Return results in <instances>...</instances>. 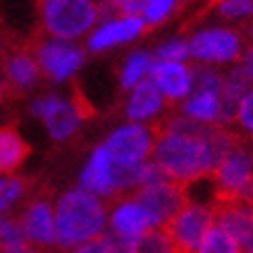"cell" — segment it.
Masks as SVG:
<instances>
[{
	"label": "cell",
	"mask_w": 253,
	"mask_h": 253,
	"mask_svg": "<svg viewBox=\"0 0 253 253\" xmlns=\"http://www.w3.org/2000/svg\"><path fill=\"white\" fill-rule=\"evenodd\" d=\"M235 144L230 132L218 126H207L176 116L165 123L154 144V158L169 179L188 184L198 176L211 174L223 154Z\"/></svg>",
	"instance_id": "6da1fadb"
},
{
	"label": "cell",
	"mask_w": 253,
	"mask_h": 253,
	"mask_svg": "<svg viewBox=\"0 0 253 253\" xmlns=\"http://www.w3.org/2000/svg\"><path fill=\"white\" fill-rule=\"evenodd\" d=\"M107 223V207L100 195L86 188L68 191L56 205V244L79 251L84 244L105 235Z\"/></svg>",
	"instance_id": "7a4b0ae2"
},
{
	"label": "cell",
	"mask_w": 253,
	"mask_h": 253,
	"mask_svg": "<svg viewBox=\"0 0 253 253\" xmlns=\"http://www.w3.org/2000/svg\"><path fill=\"white\" fill-rule=\"evenodd\" d=\"M42 26L51 38L79 40L93 31L100 16L98 0H40Z\"/></svg>",
	"instance_id": "3957f363"
},
{
	"label": "cell",
	"mask_w": 253,
	"mask_h": 253,
	"mask_svg": "<svg viewBox=\"0 0 253 253\" xmlns=\"http://www.w3.org/2000/svg\"><path fill=\"white\" fill-rule=\"evenodd\" d=\"M211 176L223 200H253V146L235 142Z\"/></svg>",
	"instance_id": "277c9868"
},
{
	"label": "cell",
	"mask_w": 253,
	"mask_h": 253,
	"mask_svg": "<svg viewBox=\"0 0 253 253\" xmlns=\"http://www.w3.org/2000/svg\"><path fill=\"white\" fill-rule=\"evenodd\" d=\"M191 58L202 65H235L244 54V42L239 33L230 28H202L188 40Z\"/></svg>",
	"instance_id": "5b68a950"
},
{
	"label": "cell",
	"mask_w": 253,
	"mask_h": 253,
	"mask_svg": "<svg viewBox=\"0 0 253 253\" xmlns=\"http://www.w3.org/2000/svg\"><path fill=\"white\" fill-rule=\"evenodd\" d=\"M151 230H156V221L137 195L114 205L109 214V232L119 239L123 251H139L142 237Z\"/></svg>",
	"instance_id": "8992f818"
},
{
	"label": "cell",
	"mask_w": 253,
	"mask_h": 253,
	"mask_svg": "<svg viewBox=\"0 0 253 253\" xmlns=\"http://www.w3.org/2000/svg\"><path fill=\"white\" fill-rule=\"evenodd\" d=\"M154 144L156 132L139 121H130L116 128L105 142L107 151L112 154L119 168H132V165L149 161L154 156Z\"/></svg>",
	"instance_id": "52a82bcc"
},
{
	"label": "cell",
	"mask_w": 253,
	"mask_h": 253,
	"mask_svg": "<svg viewBox=\"0 0 253 253\" xmlns=\"http://www.w3.org/2000/svg\"><path fill=\"white\" fill-rule=\"evenodd\" d=\"M214 223V207L186 200V205L165 225L174 249L179 251H198L200 242Z\"/></svg>",
	"instance_id": "ba28073f"
},
{
	"label": "cell",
	"mask_w": 253,
	"mask_h": 253,
	"mask_svg": "<svg viewBox=\"0 0 253 253\" xmlns=\"http://www.w3.org/2000/svg\"><path fill=\"white\" fill-rule=\"evenodd\" d=\"M33 114L40 116L46 123L49 135L54 139H68L82 126L86 112L79 100H65L61 95H44L33 105Z\"/></svg>",
	"instance_id": "9c48e42d"
},
{
	"label": "cell",
	"mask_w": 253,
	"mask_h": 253,
	"mask_svg": "<svg viewBox=\"0 0 253 253\" xmlns=\"http://www.w3.org/2000/svg\"><path fill=\"white\" fill-rule=\"evenodd\" d=\"M38 63L42 72L54 82L70 79L84 63V51L75 44V40L51 38L38 46Z\"/></svg>",
	"instance_id": "30bf717a"
},
{
	"label": "cell",
	"mask_w": 253,
	"mask_h": 253,
	"mask_svg": "<svg viewBox=\"0 0 253 253\" xmlns=\"http://www.w3.org/2000/svg\"><path fill=\"white\" fill-rule=\"evenodd\" d=\"M137 198L151 211V216H154V221H156V228H165L174 218L176 211L186 205L184 184H179V181L169 179V176L137 188Z\"/></svg>",
	"instance_id": "8fae6325"
},
{
	"label": "cell",
	"mask_w": 253,
	"mask_h": 253,
	"mask_svg": "<svg viewBox=\"0 0 253 253\" xmlns=\"http://www.w3.org/2000/svg\"><path fill=\"white\" fill-rule=\"evenodd\" d=\"M149 23L142 14H116L100 23L93 33H88V49L91 51H107L112 46L128 44L137 40Z\"/></svg>",
	"instance_id": "7c38bea8"
},
{
	"label": "cell",
	"mask_w": 253,
	"mask_h": 253,
	"mask_svg": "<svg viewBox=\"0 0 253 253\" xmlns=\"http://www.w3.org/2000/svg\"><path fill=\"white\" fill-rule=\"evenodd\" d=\"M82 188L95 193L100 198H109L119 193V165L105 144H100L86 163L82 172Z\"/></svg>",
	"instance_id": "4fadbf2b"
},
{
	"label": "cell",
	"mask_w": 253,
	"mask_h": 253,
	"mask_svg": "<svg viewBox=\"0 0 253 253\" xmlns=\"http://www.w3.org/2000/svg\"><path fill=\"white\" fill-rule=\"evenodd\" d=\"M149 79L154 82L165 100H186L195 88V75L186 65V61H154Z\"/></svg>",
	"instance_id": "5bb4252c"
},
{
	"label": "cell",
	"mask_w": 253,
	"mask_h": 253,
	"mask_svg": "<svg viewBox=\"0 0 253 253\" xmlns=\"http://www.w3.org/2000/svg\"><path fill=\"white\" fill-rule=\"evenodd\" d=\"M214 221L230 232L242 251L253 246V205L251 200H223L214 211Z\"/></svg>",
	"instance_id": "9a60e30c"
},
{
	"label": "cell",
	"mask_w": 253,
	"mask_h": 253,
	"mask_svg": "<svg viewBox=\"0 0 253 253\" xmlns=\"http://www.w3.org/2000/svg\"><path fill=\"white\" fill-rule=\"evenodd\" d=\"M184 116L207 126H221L235 119L223 100V91H207V88H193V93L184 100Z\"/></svg>",
	"instance_id": "2e32d148"
},
{
	"label": "cell",
	"mask_w": 253,
	"mask_h": 253,
	"mask_svg": "<svg viewBox=\"0 0 253 253\" xmlns=\"http://www.w3.org/2000/svg\"><path fill=\"white\" fill-rule=\"evenodd\" d=\"M28 244L33 246H54L56 244V209L46 200H35L28 205L21 218Z\"/></svg>",
	"instance_id": "e0dca14e"
},
{
	"label": "cell",
	"mask_w": 253,
	"mask_h": 253,
	"mask_svg": "<svg viewBox=\"0 0 253 253\" xmlns=\"http://www.w3.org/2000/svg\"><path fill=\"white\" fill-rule=\"evenodd\" d=\"M163 109H165V95L151 79H144L135 88H130V98L126 105V114L130 121L149 123L158 119L163 114Z\"/></svg>",
	"instance_id": "ac0fdd59"
},
{
	"label": "cell",
	"mask_w": 253,
	"mask_h": 253,
	"mask_svg": "<svg viewBox=\"0 0 253 253\" xmlns=\"http://www.w3.org/2000/svg\"><path fill=\"white\" fill-rule=\"evenodd\" d=\"M28 144L14 128H0V174L12 172L26 161Z\"/></svg>",
	"instance_id": "d6986e66"
},
{
	"label": "cell",
	"mask_w": 253,
	"mask_h": 253,
	"mask_svg": "<svg viewBox=\"0 0 253 253\" xmlns=\"http://www.w3.org/2000/svg\"><path fill=\"white\" fill-rule=\"evenodd\" d=\"M42 68L38 63V56L31 54H14L7 63V79L16 88H31L38 84V77Z\"/></svg>",
	"instance_id": "ffe728a7"
},
{
	"label": "cell",
	"mask_w": 253,
	"mask_h": 253,
	"mask_svg": "<svg viewBox=\"0 0 253 253\" xmlns=\"http://www.w3.org/2000/svg\"><path fill=\"white\" fill-rule=\"evenodd\" d=\"M154 56L149 51H135V54L128 56V61L123 63V70H121V86L126 91H130L139 82L149 79L151 75V68H154Z\"/></svg>",
	"instance_id": "44dd1931"
},
{
	"label": "cell",
	"mask_w": 253,
	"mask_h": 253,
	"mask_svg": "<svg viewBox=\"0 0 253 253\" xmlns=\"http://www.w3.org/2000/svg\"><path fill=\"white\" fill-rule=\"evenodd\" d=\"M251 88V79L246 77L244 68L239 65V63H235L232 65V70L225 75V79H223V100H225V105H228V109H230L232 114L237 112V105L239 100L244 98V93Z\"/></svg>",
	"instance_id": "7402d4cb"
},
{
	"label": "cell",
	"mask_w": 253,
	"mask_h": 253,
	"mask_svg": "<svg viewBox=\"0 0 253 253\" xmlns=\"http://www.w3.org/2000/svg\"><path fill=\"white\" fill-rule=\"evenodd\" d=\"M198 251L200 253H239L242 246L235 242V237H232L230 232L225 230V228H221V225L214 221L209 225V230L205 232V237L200 242Z\"/></svg>",
	"instance_id": "603a6c76"
},
{
	"label": "cell",
	"mask_w": 253,
	"mask_h": 253,
	"mask_svg": "<svg viewBox=\"0 0 253 253\" xmlns=\"http://www.w3.org/2000/svg\"><path fill=\"white\" fill-rule=\"evenodd\" d=\"M0 249L2 251H26L28 249V239H26V232H23L21 223L12 221L5 214H0Z\"/></svg>",
	"instance_id": "cb8c5ba5"
},
{
	"label": "cell",
	"mask_w": 253,
	"mask_h": 253,
	"mask_svg": "<svg viewBox=\"0 0 253 253\" xmlns=\"http://www.w3.org/2000/svg\"><path fill=\"white\" fill-rule=\"evenodd\" d=\"M23 191H26L23 179H16V176H0V214H7L9 209L21 200Z\"/></svg>",
	"instance_id": "d4e9b609"
},
{
	"label": "cell",
	"mask_w": 253,
	"mask_h": 253,
	"mask_svg": "<svg viewBox=\"0 0 253 253\" xmlns=\"http://www.w3.org/2000/svg\"><path fill=\"white\" fill-rule=\"evenodd\" d=\"M156 58H158V61H188V58H191L188 40L172 38V40H168V42H163V44L156 49Z\"/></svg>",
	"instance_id": "484cf974"
},
{
	"label": "cell",
	"mask_w": 253,
	"mask_h": 253,
	"mask_svg": "<svg viewBox=\"0 0 253 253\" xmlns=\"http://www.w3.org/2000/svg\"><path fill=\"white\" fill-rule=\"evenodd\" d=\"M195 75V88H207V91H223V79L225 75L216 70V65H202L198 63V68L193 70Z\"/></svg>",
	"instance_id": "4316f807"
},
{
	"label": "cell",
	"mask_w": 253,
	"mask_h": 253,
	"mask_svg": "<svg viewBox=\"0 0 253 253\" xmlns=\"http://www.w3.org/2000/svg\"><path fill=\"white\" fill-rule=\"evenodd\" d=\"M216 12L223 19H230V21L249 19V16H253V0H218Z\"/></svg>",
	"instance_id": "83f0119b"
},
{
	"label": "cell",
	"mask_w": 253,
	"mask_h": 253,
	"mask_svg": "<svg viewBox=\"0 0 253 253\" xmlns=\"http://www.w3.org/2000/svg\"><path fill=\"white\" fill-rule=\"evenodd\" d=\"M176 5H179V0H149L142 16H144V21L149 26H158L174 12Z\"/></svg>",
	"instance_id": "f1b7e54d"
},
{
	"label": "cell",
	"mask_w": 253,
	"mask_h": 253,
	"mask_svg": "<svg viewBox=\"0 0 253 253\" xmlns=\"http://www.w3.org/2000/svg\"><path fill=\"white\" fill-rule=\"evenodd\" d=\"M235 121H237L239 128L253 139V86L244 93V98L239 100L237 112H235Z\"/></svg>",
	"instance_id": "f546056e"
},
{
	"label": "cell",
	"mask_w": 253,
	"mask_h": 253,
	"mask_svg": "<svg viewBox=\"0 0 253 253\" xmlns=\"http://www.w3.org/2000/svg\"><path fill=\"white\" fill-rule=\"evenodd\" d=\"M149 0H102L100 5L112 9L114 14H142Z\"/></svg>",
	"instance_id": "4dcf8cb0"
},
{
	"label": "cell",
	"mask_w": 253,
	"mask_h": 253,
	"mask_svg": "<svg viewBox=\"0 0 253 253\" xmlns=\"http://www.w3.org/2000/svg\"><path fill=\"white\" fill-rule=\"evenodd\" d=\"M239 65L244 68L246 77L251 79V86H253V46H249L244 54H242V58H239Z\"/></svg>",
	"instance_id": "1f68e13d"
},
{
	"label": "cell",
	"mask_w": 253,
	"mask_h": 253,
	"mask_svg": "<svg viewBox=\"0 0 253 253\" xmlns=\"http://www.w3.org/2000/svg\"><path fill=\"white\" fill-rule=\"evenodd\" d=\"M249 251H251V253H253V246H251V249H249Z\"/></svg>",
	"instance_id": "d6a6232c"
}]
</instances>
